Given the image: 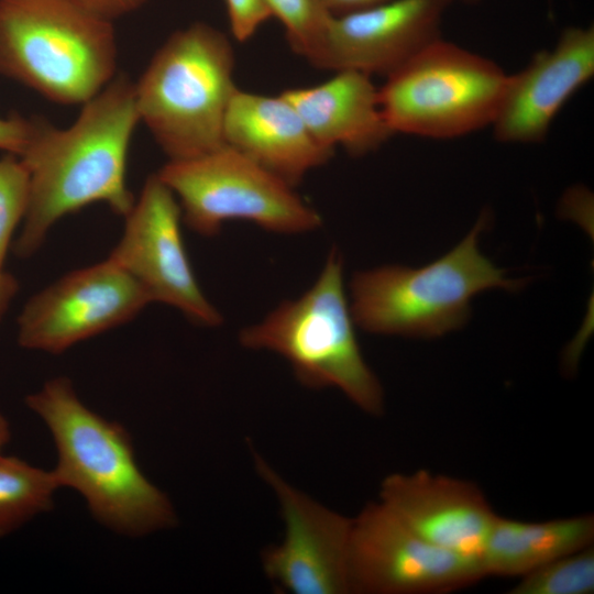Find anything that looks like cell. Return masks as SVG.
<instances>
[{
  "label": "cell",
  "instance_id": "cell-1",
  "mask_svg": "<svg viewBox=\"0 0 594 594\" xmlns=\"http://www.w3.org/2000/svg\"><path fill=\"white\" fill-rule=\"evenodd\" d=\"M76 121L58 129L36 120L19 155L30 175V201L13 250L30 257L63 217L103 202L124 217L134 205L127 186V164L133 132L140 123L134 82L118 73L81 105Z\"/></svg>",
  "mask_w": 594,
  "mask_h": 594
},
{
  "label": "cell",
  "instance_id": "cell-2",
  "mask_svg": "<svg viewBox=\"0 0 594 594\" xmlns=\"http://www.w3.org/2000/svg\"><path fill=\"white\" fill-rule=\"evenodd\" d=\"M25 404L51 432L59 487L77 492L100 525L134 538L176 526L175 507L142 472L129 431L87 407L68 377L48 380Z\"/></svg>",
  "mask_w": 594,
  "mask_h": 594
},
{
  "label": "cell",
  "instance_id": "cell-3",
  "mask_svg": "<svg viewBox=\"0 0 594 594\" xmlns=\"http://www.w3.org/2000/svg\"><path fill=\"white\" fill-rule=\"evenodd\" d=\"M235 56L218 29L194 22L172 33L134 82L135 105L168 161L194 158L224 145Z\"/></svg>",
  "mask_w": 594,
  "mask_h": 594
},
{
  "label": "cell",
  "instance_id": "cell-4",
  "mask_svg": "<svg viewBox=\"0 0 594 594\" xmlns=\"http://www.w3.org/2000/svg\"><path fill=\"white\" fill-rule=\"evenodd\" d=\"M113 21L75 0H0V74L82 105L118 74Z\"/></svg>",
  "mask_w": 594,
  "mask_h": 594
},
{
  "label": "cell",
  "instance_id": "cell-5",
  "mask_svg": "<svg viewBox=\"0 0 594 594\" xmlns=\"http://www.w3.org/2000/svg\"><path fill=\"white\" fill-rule=\"evenodd\" d=\"M239 341L246 349L283 356L306 387L337 388L365 414L384 411L383 387L358 343L343 261L336 249L307 292L241 330Z\"/></svg>",
  "mask_w": 594,
  "mask_h": 594
},
{
  "label": "cell",
  "instance_id": "cell-6",
  "mask_svg": "<svg viewBox=\"0 0 594 594\" xmlns=\"http://www.w3.org/2000/svg\"><path fill=\"white\" fill-rule=\"evenodd\" d=\"M484 213L452 251L421 268L398 265L358 272L350 283V309L363 330L377 334L433 338L460 328L470 300L490 288L516 290L522 280L508 278L479 250Z\"/></svg>",
  "mask_w": 594,
  "mask_h": 594
},
{
  "label": "cell",
  "instance_id": "cell-7",
  "mask_svg": "<svg viewBox=\"0 0 594 594\" xmlns=\"http://www.w3.org/2000/svg\"><path fill=\"white\" fill-rule=\"evenodd\" d=\"M508 76L492 59L439 37L386 77L380 105L394 134L460 138L493 124Z\"/></svg>",
  "mask_w": 594,
  "mask_h": 594
},
{
  "label": "cell",
  "instance_id": "cell-8",
  "mask_svg": "<svg viewBox=\"0 0 594 594\" xmlns=\"http://www.w3.org/2000/svg\"><path fill=\"white\" fill-rule=\"evenodd\" d=\"M156 174L176 196L183 221L204 237L218 234L231 220L283 234L322 224L294 187L226 144L194 158L168 161Z\"/></svg>",
  "mask_w": 594,
  "mask_h": 594
},
{
  "label": "cell",
  "instance_id": "cell-9",
  "mask_svg": "<svg viewBox=\"0 0 594 594\" xmlns=\"http://www.w3.org/2000/svg\"><path fill=\"white\" fill-rule=\"evenodd\" d=\"M485 578L481 561L438 548L378 501L352 518L349 587L356 594H443Z\"/></svg>",
  "mask_w": 594,
  "mask_h": 594
},
{
  "label": "cell",
  "instance_id": "cell-10",
  "mask_svg": "<svg viewBox=\"0 0 594 594\" xmlns=\"http://www.w3.org/2000/svg\"><path fill=\"white\" fill-rule=\"evenodd\" d=\"M152 302L110 258L73 271L33 295L18 317L20 346L59 354L135 318Z\"/></svg>",
  "mask_w": 594,
  "mask_h": 594
},
{
  "label": "cell",
  "instance_id": "cell-11",
  "mask_svg": "<svg viewBox=\"0 0 594 594\" xmlns=\"http://www.w3.org/2000/svg\"><path fill=\"white\" fill-rule=\"evenodd\" d=\"M123 218V233L108 258L130 274L152 302L172 306L196 324L220 326L223 317L202 293L185 250L179 202L156 173L146 178Z\"/></svg>",
  "mask_w": 594,
  "mask_h": 594
},
{
  "label": "cell",
  "instance_id": "cell-12",
  "mask_svg": "<svg viewBox=\"0 0 594 594\" xmlns=\"http://www.w3.org/2000/svg\"><path fill=\"white\" fill-rule=\"evenodd\" d=\"M254 469L279 505L285 534L262 552L268 580L290 594H349L352 518L324 506L253 451Z\"/></svg>",
  "mask_w": 594,
  "mask_h": 594
},
{
  "label": "cell",
  "instance_id": "cell-13",
  "mask_svg": "<svg viewBox=\"0 0 594 594\" xmlns=\"http://www.w3.org/2000/svg\"><path fill=\"white\" fill-rule=\"evenodd\" d=\"M455 0H391L332 15L316 68L389 76L440 36Z\"/></svg>",
  "mask_w": 594,
  "mask_h": 594
},
{
  "label": "cell",
  "instance_id": "cell-14",
  "mask_svg": "<svg viewBox=\"0 0 594 594\" xmlns=\"http://www.w3.org/2000/svg\"><path fill=\"white\" fill-rule=\"evenodd\" d=\"M378 502L425 541L477 559L497 516L474 482L427 470L385 476Z\"/></svg>",
  "mask_w": 594,
  "mask_h": 594
},
{
  "label": "cell",
  "instance_id": "cell-15",
  "mask_svg": "<svg viewBox=\"0 0 594 594\" xmlns=\"http://www.w3.org/2000/svg\"><path fill=\"white\" fill-rule=\"evenodd\" d=\"M594 75V28H565L551 50L538 52L519 73L509 75L491 125L505 143L542 141L570 97Z\"/></svg>",
  "mask_w": 594,
  "mask_h": 594
},
{
  "label": "cell",
  "instance_id": "cell-16",
  "mask_svg": "<svg viewBox=\"0 0 594 594\" xmlns=\"http://www.w3.org/2000/svg\"><path fill=\"white\" fill-rule=\"evenodd\" d=\"M223 140L294 188L333 155L314 139L280 94L266 96L237 88L227 109Z\"/></svg>",
  "mask_w": 594,
  "mask_h": 594
},
{
  "label": "cell",
  "instance_id": "cell-17",
  "mask_svg": "<svg viewBox=\"0 0 594 594\" xmlns=\"http://www.w3.org/2000/svg\"><path fill=\"white\" fill-rule=\"evenodd\" d=\"M280 95L296 109L314 139L333 151L367 154L394 133L383 116L378 88L371 76L339 70L330 79L311 87L287 89Z\"/></svg>",
  "mask_w": 594,
  "mask_h": 594
},
{
  "label": "cell",
  "instance_id": "cell-18",
  "mask_svg": "<svg viewBox=\"0 0 594 594\" xmlns=\"http://www.w3.org/2000/svg\"><path fill=\"white\" fill-rule=\"evenodd\" d=\"M594 541V517L584 514L546 521L496 516L480 561L485 576L521 578Z\"/></svg>",
  "mask_w": 594,
  "mask_h": 594
},
{
  "label": "cell",
  "instance_id": "cell-19",
  "mask_svg": "<svg viewBox=\"0 0 594 594\" xmlns=\"http://www.w3.org/2000/svg\"><path fill=\"white\" fill-rule=\"evenodd\" d=\"M59 485L52 470L19 459L0 457V538L35 516L50 512Z\"/></svg>",
  "mask_w": 594,
  "mask_h": 594
},
{
  "label": "cell",
  "instance_id": "cell-20",
  "mask_svg": "<svg viewBox=\"0 0 594 594\" xmlns=\"http://www.w3.org/2000/svg\"><path fill=\"white\" fill-rule=\"evenodd\" d=\"M284 25L292 50L314 67L322 51L332 13L323 0H265Z\"/></svg>",
  "mask_w": 594,
  "mask_h": 594
},
{
  "label": "cell",
  "instance_id": "cell-21",
  "mask_svg": "<svg viewBox=\"0 0 594 594\" xmlns=\"http://www.w3.org/2000/svg\"><path fill=\"white\" fill-rule=\"evenodd\" d=\"M594 547L558 558L520 578L509 594H591Z\"/></svg>",
  "mask_w": 594,
  "mask_h": 594
},
{
  "label": "cell",
  "instance_id": "cell-22",
  "mask_svg": "<svg viewBox=\"0 0 594 594\" xmlns=\"http://www.w3.org/2000/svg\"><path fill=\"white\" fill-rule=\"evenodd\" d=\"M30 201V175L14 154L0 158V268L16 226L24 219Z\"/></svg>",
  "mask_w": 594,
  "mask_h": 594
},
{
  "label": "cell",
  "instance_id": "cell-23",
  "mask_svg": "<svg viewBox=\"0 0 594 594\" xmlns=\"http://www.w3.org/2000/svg\"><path fill=\"white\" fill-rule=\"evenodd\" d=\"M230 29L239 42H246L271 16L265 0H224Z\"/></svg>",
  "mask_w": 594,
  "mask_h": 594
},
{
  "label": "cell",
  "instance_id": "cell-24",
  "mask_svg": "<svg viewBox=\"0 0 594 594\" xmlns=\"http://www.w3.org/2000/svg\"><path fill=\"white\" fill-rule=\"evenodd\" d=\"M36 119L19 116L0 117V150L9 154L21 155L35 130Z\"/></svg>",
  "mask_w": 594,
  "mask_h": 594
},
{
  "label": "cell",
  "instance_id": "cell-25",
  "mask_svg": "<svg viewBox=\"0 0 594 594\" xmlns=\"http://www.w3.org/2000/svg\"><path fill=\"white\" fill-rule=\"evenodd\" d=\"M95 14L113 21L140 9L147 0H75Z\"/></svg>",
  "mask_w": 594,
  "mask_h": 594
},
{
  "label": "cell",
  "instance_id": "cell-26",
  "mask_svg": "<svg viewBox=\"0 0 594 594\" xmlns=\"http://www.w3.org/2000/svg\"><path fill=\"white\" fill-rule=\"evenodd\" d=\"M328 9L333 15L345 14L363 9H367L377 4L388 2L391 0H323Z\"/></svg>",
  "mask_w": 594,
  "mask_h": 594
},
{
  "label": "cell",
  "instance_id": "cell-27",
  "mask_svg": "<svg viewBox=\"0 0 594 594\" xmlns=\"http://www.w3.org/2000/svg\"><path fill=\"white\" fill-rule=\"evenodd\" d=\"M19 290L16 278L0 268V322Z\"/></svg>",
  "mask_w": 594,
  "mask_h": 594
},
{
  "label": "cell",
  "instance_id": "cell-28",
  "mask_svg": "<svg viewBox=\"0 0 594 594\" xmlns=\"http://www.w3.org/2000/svg\"><path fill=\"white\" fill-rule=\"evenodd\" d=\"M11 439V429L8 419L3 414L0 413V457L2 455V450L8 444Z\"/></svg>",
  "mask_w": 594,
  "mask_h": 594
},
{
  "label": "cell",
  "instance_id": "cell-29",
  "mask_svg": "<svg viewBox=\"0 0 594 594\" xmlns=\"http://www.w3.org/2000/svg\"><path fill=\"white\" fill-rule=\"evenodd\" d=\"M459 1H461L464 4H470V6L477 4L479 2H481V0H459Z\"/></svg>",
  "mask_w": 594,
  "mask_h": 594
}]
</instances>
